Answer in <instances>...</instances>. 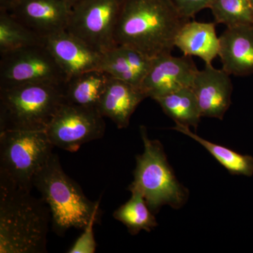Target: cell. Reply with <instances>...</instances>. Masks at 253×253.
Instances as JSON below:
<instances>
[{"label":"cell","mask_w":253,"mask_h":253,"mask_svg":"<svg viewBox=\"0 0 253 253\" xmlns=\"http://www.w3.org/2000/svg\"><path fill=\"white\" fill-rule=\"evenodd\" d=\"M189 20L172 0H124L115 41L150 59L170 54L178 32Z\"/></svg>","instance_id":"1"},{"label":"cell","mask_w":253,"mask_h":253,"mask_svg":"<svg viewBox=\"0 0 253 253\" xmlns=\"http://www.w3.org/2000/svg\"><path fill=\"white\" fill-rule=\"evenodd\" d=\"M51 224L49 207L31 191L0 184V253H44Z\"/></svg>","instance_id":"2"},{"label":"cell","mask_w":253,"mask_h":253,"mask_svg":"<svg viewBox=\"0 0 253 253\" xmlns=\"http://www.w3.org/2000/svg\"><path fill=\"white\" fill-rule=\"evenodd\" d=\"M33 185L49 208L51 226L57 235H64L72 228L83 230L94 216L100 215L99 201L92 202L86 197L63 171L56 154L37 173Z\"/></svg>","instance_id":"3"},{"label":"cell","mask_w":253,"mask_h":253,"mask_svg":"<svg viewBox=\"0 0 253 253\" xmlns=\"http://www.w3.org/2000/svg\"><path fill=\"white\" fill-rule=\"evenodd\" d=\"M139 131L144 152L136 156L134 180L128 190L140 193L154 214L164 206L179 209L189 199V190L176 179L162 144L149 139L146 126H140Z\"/></svg>","instance_id":"4"},{"label":"cell","mask_w":253,"mask_h":253,"mask_svg":"<svg viewBox=\"0 0 253 253\" xmlns=\"http://www.w3.org/2000/svg\"><path fill=\"white\" fill-rule=\"evenodd\" d=\"M63 103V86L26 84L0 88V131L45 130Z\"/></svg>","instance_id":"5"},{"label":"cell","mask_w":253,"mask_h":253,"mask_svg":"<svg viewBox=\"0 0 253 253\" xmlns=\"http://www.w3.org/2000/svg\"><path fill=\"white\" fill-rule=\"evenodd\" d=\"M53 147L45 130L0 131V184L31 191Z\"/></svg>","instance_id":"6"},{"label":"cell","mask_w":253,"mask_h":253,"mask_svg":"<svg viewBox=\"0 0 253 253\" xmlns=\"http://www.w3.org/2000/svg\"><path fill=\"white\" fill-rule=\"evenodd\" d=\"M0 88L26 84L63 86L66 75L44 44L0 54Z\"/></svg>","instance_id":"7"},{"label":"cell","mask_w":253,"mask_h":253,"mask_svg":"<svg viewBox=\"0 0 253 253\" xmlns=\"http://www.w3.org/2000/svg\"><path fill=\"white\" fill-rule=\"evenodd\" d=\"M124 0H81L71 9L68 33L101 53L117 46L115 33Z\"/></svg>","instance_id":"8"},{"label":"cell","mask_w":253,"mask_h":253,"mask_svg":"<svg viewBox=\"0 0 253 253\" xmlns=\"http://www.w3.org/2000/svg\"><path fill=\"white\" fill-rule=\"evenodd\" d=\"M104 118L97 110L64 102L46 128V135L53 146L76 152L82 145L103 137Z\"/></svg>","instance_id":"9"},{"label":"cell","mask_w":253,"mask_h":253,"mask_svg":"<svg viewBox=\"0 0 253 253\" xmlns=\"http://www.w3.org/2000/svg\"><path fill=\"white\" fill-rule=\"evenodd\" d=\"M198 69L191 56L160 55L151 60L140 86L147 98L156 99L184 87H191Z\"/></svg>","instance_id":"10"},{"label":"cell","mask_w":253,"mask_h":253,"mask_svg":"<svg viewBox=\"0 0 253 253\" xmlns=\"http://www.w3.org/2000/svg\"><path fill=\"white\" fill-rule=\"evenodd\" d=\"M191 89L197 99L202 117L222 121L231 104L233 91L230 75L217 69L212 64H206L198 71Z\"/></svg>","instance_id":"11"},{"label":"cell","mask_w":253,"mask_h":253,"mask_svg":"<svg viewBox=\"0 0 253 253\" xmlns=\"http://www.w3.org/2000/svg\"><path fill=\"white\" fill-rule=\"evenodd\" d=\"M44 43L67 80L83 73L99 70L103 53L67 31L46 37Z\"/></svg>","instance_id":"12"},{"label":"cell","mask_w":253,"mask_h":253,"mask_svg":"<svg viewBox=\"0 0 253 253\" xmlns=\"http://www.w3.org/2000/svg\"><path fill=\"white\" fill-rule=\"evenodd\" d=\"M71 8L62 0H18L11 15L41 38L66 31Z\"/></svg>","instance_id":"13"},{"label":"cell","mask_w":253,"mask_h":253,"mask_svg":"<svg viewBox=\"0 0 253 253\" xmlns=\"http://www.w3.org/2000/svg\"><path fill=\"white\" fill-rule=\"evenodd\" d=\"M222 69L230 76L253 74V26L226 27L219 36Z\"/></svg>","instance_id":"14"},{"label":"cell","mask_w":253,"mask_h":253,"mask_svg":"<svg viewBox=\"0 0 253 253\" xmlns=\"http://www.w3.org/2000/svg\"><path fill=\"white\" fill-rule=\"evenodd\" d=\"M146 98L139 86L111 77L98 111L103 117L111 119L118 128L123 129L129 126L133 113Z\"/></svg>","instance_id":"15"},{"label":"cell","mask_w":253,"mask_h":253,"mask_svg":"<svg viewBox=\"0 0 253 253\" xmlns=\"http://www.w3.org/2000/svg\"><path fill=\"white\" fill-rule=\"evenodd\" d=\"M151 60L133 48L117 45L103 53L99 71L140 87L151 66Z\"/></svg>","instance_id":"16"},{"label":"cell","mask_w":253,"mask_h":253,"mask_svg":"<svg viewBox=\"0 0 253 253\" xmlns=\"http://www.w3.org/2000/svg\"><path fill=\"white\" fill-rule=\"evenodd\" d=\"M215 26V22L190 19L178 32L174 46L184 56H197L206 64H212L219 52V37L216 33Z\"/></svg>","instance_id":"17"},{"label":"cell","mask_w":253,"mask_h":253,"mask_svg":"<svg viewBox=\"0 0 253 253\" xmlns=\"http://www.w3.org/2000/svg\"><path fill=\"white\" fill-rule=\"evenodd\" d=\"M110 78L106 73L94 70L69 78L63 85L64 102L98 111Z\"/></svg>","instance_id":"18"},{"label":"cell","mask_w":253,"mask_h":253,"mask_svg":"<svg viewBox=\"0 0 253 253\" xmlns=\"http://www.w3.org/2000/svg\"><path fill=\"white\" fill-rule=\"evenodd\" d=\"M163 112L175 123L197 128L201 116L197 99L191 87H184L155 99Z\"/></svg>","instance_id":"19"},{"label":"cell","mask_w":253,"mask_h":253,"mask_svg":"<svg viewBox=\"0 0 253 253\" xmlns=\"http://www.w3.org/2000/svg\"><path fill=\"white\" fill-rule=\"evenodd\" d=\"M172 129L198 141L217 160L218 162L220 163L223 167L226 168L230 174L246 176L253 175L252 156L239 154L229 148L206 140L191 131L189 126H183L179 123H175V126H173Z\"/></svg>","instance_id":"20"},{"label":"cell","mask_w":253,"mask_h":253,"mask_svg":"<svg viewBox=\"0 0 253 253\" xmlns=\"http://www.w3.org/2000/svg\"><path fill=\"white\" fill-rule=\"evenodd\" d=\"M129 201L113 212V217L127 228L131 235L141 231L150 232L158 226L155 214L150 209L140 193L131 191Z\"/></svg>","instance_id":"21"},{"label":"cell","mask_w":253,"mask_h":253,"mask_svg":"<svg viewBox=\"0 0 253 253\" xmlns=\"http://www.w3.org/2000/svg\"><path fill=\"white\" fill-rule=\"evenodd\" d=\"M42 44L44 38L19 22L11 13L0 11V54Z\"/></svg>","instance_id":"22"},{"label":"cell","mask_w":253,"mask_h":253,"mask_svg":"<svg viewBox=\"0 0 253 253\" xmlns=\"http://www.w3.org/2000/svg\"><path fill=\"white\" fill-rule=\"evenodd\" d=\"M216 24L226 27L253 26V11L250 0H214L210 6Z\"/></svg>","instance_id":"23"},{"label":"cell","mask_w":253,"mask_h":253,"mask_svg":"<svg viewBox=\"0 0 253 253\" xmlns=\"http://www.w3.org/2000/svg\"><path fill=\"white\" fill-rule=\"evenodd\" d=\"M100 215L94 216L87 225L83 229V234L76 240V242L70 248L69 253H94L96 249L95 241L94 226L99 221Z\"/></svg>","instance_id":"24"},{"label":"cell","mask_w":253,"mask_h":253,"mask_svg":"<svg viewBox=\"0 0 253 253\" xmlns=\"http://www.w3.org/2000/svg\"><path fill=\"white\" fill-rule=\"evenodd\" d=\"M214 0H172L176 9L184 17L191 19L198 13L209 9Z\"/></svg>","instance_id":"25"},{"label":"cell","mask_w":253,"mask_h":253,"mask_svg":"<svg viewBox=\"0 0 253 253\" xmlns=\"http://www.w3.org/2000/svg\"><path fill=\"white\" fill-rule=\"evenodd\" d=\"M18 0H0V11H6L10 12Z\"/></svg>","instance_id":"26"},{"label":"cell","mask_w":253,"mask_h":253,"mask_svg":"<svg viewBox=\"0 0 253 253\" xmlns=\"http://www.w3.org/2000/svg\"><path fill=\"white\" fill-rule=\"evenodd\" d=\"M63 1H64L65 3H66L70 6V7L72 9V7L74 5L78 4L79 1H81V0H62Z\"/></svg>","instance_id":"27"},{"label":"cell","mask_w":253,"mask_h":253,"mask_svg":"<svg viewBox=\"0 0 253 253\" xmlns=\"http://www.w3.org/2000/svg\"><path fill=\"white\" fill-rule=\"evenodd\" d=\"M250 1H251V6H252V9L253 11V0H250Z\"/></svg>","instance_id":"28"}]
</instances>
